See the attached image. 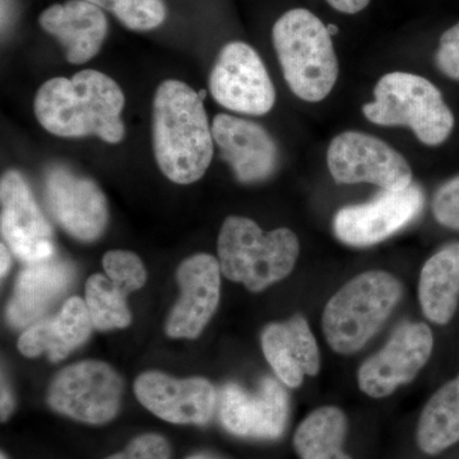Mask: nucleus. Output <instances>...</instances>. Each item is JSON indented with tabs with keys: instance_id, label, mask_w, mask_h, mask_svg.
<instances>
[{
	"instance_id": "16",
	"label": "nucleus",
	"mask_w": 459,
	"mask_h": 459,
	"mask_svg": "<svg viewBox=\"0 0 459 459\" xmlns=\"http://www.w3.org/2000/svg\"><path fill=\"white\" fill-rule=\"evenodd\" d=\"M221 273L219 259L205 253L180 263V298L166 323L169 337L195 340L202 333L219 307Z\"/></svg>"
},
{
	"instance_id": "25",
	"label": "nucleus",
	"mask_w": 459,
	"mask_h": 459,
	"mask_svg": "<svg viewBox=\"0 0 459 459\" xmlns=\"http://www.w3.org/2000/svg\"><path fill=\"white\" fill-rule=\"evenodd\" d=\"M87 310L93 328L99 331L122 329L131 325L126 294L104 274H92L86 283Z\"/></svg>"
},
{
	"instance_id": "32",
	"label": "nucleus",
	"mask_w": 459,
	"mask_h": 459,
	"mask_svg": "<svg viewBox=\"0 0 459 459\" xmlns=\"http://www.w3.org/2000/svg\"><path fill=\"white\" fill-rule=\"evenodd\" d=\"M14 410V398L11 389L5 382L4 377L2 379V421H7L9 416Z\"/></svg>"
},
{
	"instance_id": "6",
	"label": "nucleus",
	"mask_w": 459,
	"mask_h": 459,
	"mask_svg": "<svg viewBox=\"0 0 459 459\" xmlns=\"http://www.w3.org/2000/svg\"><path fill=\"white\" fill-rule=\"evenodd\" d=\"M371 123L409 126L427 146H439L455 128V117L442 92L421 75L394 72L383 75L374 89V101L362 107Z\"/></svg>"
},
{
	"instance_id": "9",
	"label": "nucleus",
	"mask_w": 459,
	"mask_h": 459,
	"mask_svg": "<svg viewBox=\"0 0 459 459\" xmlns=\"http://www.w3.org/2000/svg\"><path fill=\"white\" fill-rule=\"evenodd\" d=\"M208 86L217 104L235 113L261 117L271 111L276 101L264 63L246 42H229L222 48Z\"/></svg>"
},
{
	"instance_id": "13",
	"label": "nucleus",
	"mask_w": 459,
	"mask_h": 459,
	"mask_svg": "<svg viewBox=\"0 0 459 459\" xmlns=\"http://www.w3.org/2000/svg\"><path fill=\"white\" fill-rule=\"evenodd\" d=\"M0 204L2 237L18 259L33 263L56 255L53 229L21 172L9 170L3 175Z\"/></svg>"
},
{
	"instance_id": "1",
	"label": "nucleus",
	"mask_w": 459,
	"mask_h": 459,
	"mask_svg": "<svg viewBox=\"0 0 459 459\" xmlns=\"http://www.w3.org/2000/svg\"><path fill=\"white\" fill-rule=\"evenodd\" d=\"M124 105L123 91L113 78L84 69L72 78H51L42 84L33 110L42 128L57 137L96 135L119 143L126 135Z\"/></svg>"
},
{
	"instance_id": "11",
	"label": "nucleus",
	"mask_w": 459,
	"mask_h": 459,
	"mask_svg": "<svg viewBox=\"0 0 459 459\" xmlns=\"http://www.w3.org/2000/svg\"><path fill=\"white\" fill-rule=\"evenodd\" d=\"M424 201V193L415 184L394 192L383 190L368 204L338 211L334 234L347 246H376L412 222L421 213Z\"/></svg>"
},
{
	"instance_id": "21",
	"label": "nucleus",
	"mask_w": 459,
	"mask_h": 459,
	"mask_svg": "<svg viewBox=\"0 0 459 459\" xmlns=\"http://www.w3.org/2000/svg\"><path fill=\"white\" fill-rule=\"evenodd\" d=\"M92 328L86 301L74 296L53 318L30 325L18 340V350L26 358L48 353L50 361H62L89 340Z\"/></svg>"
},
{
	"instance_id": "29",
	"label": "nucleus",
	"mask_w": 459,
	"mask_h": 459,
	"mask_svg": "<svg viewBox=\"0 0 459 459\" xmlns=\"http://www.w3.org/2000/svg\"><path fill=\"white\" fill-rule=\"evenodd\" d=\"M168 440L159 434H143L134 437L123 452L107 459H170Z\"/></svg>"
},
{
	"instance_id": "2",
	"label": "nucleus",
	"mask_w": 459,
	"mask_h": 459,
	"mask_svg": "<svg viewBox=\"0 0 459 459\" xmlns=\"http://www.w3.org/2000/svg\"><path fill=\"white\" fill-rule=\"evenodd\" d=\"M152 141L157 165L172 183L201 179L212 161L214 142L204 95L181 81L160 84L153 99Z\"/></svg>"
},
{
	"instance_id": "22",
	"label": "nucleus",
	"mask_w": 459,
	"mask_h": 459,
	"mask_svg": "<svg viewBox=\"0 0 459 459\" xmlns=\"http://www.w3.org/2000/svg\"><path fill=\"white\" fill-rule=\"evenodd\" d=\"M422 313L435 325L451 322L459 304V243L443 247L428 259L419 281Z\"/></svg>"
},
{
	"instance_id": "8",
	"label": "nucleus",
	"mask_w": 459,
	"mask_h": 459,
	"mask_svg": "<svg viewBox=\"0 0 459 459\" xmlns=\"http://www.w3.org/2000/svg\"><path fill=\"white\" fill-rule=\"evenodd\" d=\"M327 162L332 178L340 184L369 183L391 192L412 184V170L406 159L367 133L338 134L329 144Z\"/></svg>"
},
{
	"instance_id": "26",
	"label": "nucleus",
	"mask_w": 459,
	"mask_h": 459,
	"mask_svg": "<svg viewBox=\"0 0 459 459\" xmlns=\"http://www.w3.org/2000/svg\"><path fill=\"white\" fill-rule=\"evenodd\" d=\"M113 13L126 29L150 31L164 23L165 3L162 0H87Z\"/></svg>"
},
{
	"instance_id": "7",
	"label": "nucleus",
	"mask_w": 459,
	"mask_h": 459,
	"mask_svg": "<svg viewBox=\"0 0 459 459\" xmlns=\"http://www.w3.org/2000/svg\"><path fill=\"white\" fill-rule=\"evenodd\" d=\"M123 380L107 362L69 365L54 377L48 403L54 411L84 424L102 425L117 415Z\"/></svg>"
},
{
	"instance_id": "4",
	"label": "nucleus",
	"mask_w": 459,
	"mask_h": 459,
	"mask_svg": "<svg viewBox=\"0 0 459 459\" xmlns=\"http://www.w3.org/2000/svg\"><path fill=\"white\" fill-rule=\"evenodd\" d=\"M217 253L226 279L261 292L291 273L300 243L291 230L264 232L253 220L230 216L220 230Z\"/></svg>"
},
{
	"instance_id": "12",
	"label": "nucleus",
	"mask_w": 459,
	"mask_h": 459,
	"mask_svg": "<svg viewBox=\"0 0 459 459\" xmlns=\"http://www.w3.org/2000/svg\"><path fill=\"white\" fill-rule=\"evenodd\" d=\"M433 332L425 323H403L380 351L359 370V386L371 398H385L415 379L433 352Z\"/></svg>"
},
{
	"instance_id": "19",
	"label": "nucleus",
	"mask_w": 459,
	"mask_h": 459,
	"mask_svg": "<svg viewBox=\"0 0 459 459\" xmlns=\"http://www.w3.org/2000/svg\"><path fill=\"white\" fill-rule=\"evenodd\" d=\"M74 279L72 263L53 255L44 261L26 263L14 283L7 320L13 327H30L56 303Z\"/></svg>"
},
{
	"instance_id": "31",
	"label": "nucleus",
	"mask_w": 459,
	"mask_h": 459,
	"mask_svg": "<svg viewBox=\"0 0 459 459\" xmlns=\"http://www.w3.org/2000/svg\"><path fill=\"white\" fill-rule=\"evenodd\" d=\"M332 8L346 14H355L369 5L370 0H327Z\"/></svg>"
},
{
	"instance_id": "28",
	"label": "nucleus",
	"mask_w": 459,
	"mask_h": 459,
	"mask_svg": "<svg viewBox=\"0 0 459 459\" xmlns=\"http://www.w3.org/2000/svg\"><path fill=\"white\" fill-rule=\"evenodd\" d=\"M433 213L440 225L459 231V175L437 190L433 199Z\"/></svg>"
},
{
	"instance_id": "10",
	"label": "nucleus",
	"mask_w": 459,
	"mask_h": 459,
	"mask_svg": "<svg viewBox=\"0 0 459 459\" xmlns=\"http://www.w3.org/2000/svg\"><path fill=\"white\" fill-rule=\"evenodd\" d=\"M45 204L60 228L83 243L98 240L108 221L107 197L90 178L54 166L45 175Z\"/></svg>"
},
{
	"instance_id": "14",
	"label": "nucleus",
	"mask_w": 459,
	"mask_h": 459,
	"mask_svg": "<svg viewBox=\"0 0 459 459\" xmlns=\"http://www.w3.org/2000/svg\"><path fill=\"white\" fill-rule=\"evenodd\" d=\"M220 421L229 433L252 439H279L290 415L289 395L273 377H265L258 391L249 394L229 383L219 394Z\"/></svg>"
},
{
	"instance_id": "23",
	"label": "nucleus",
	"mask_w": 459,
	"mask_h": 459,
	"mask_svg": "<svg viewBox=\"0 0 459 459\" xmlns=\"http://www.w3.org/2000/svg\"><path fill=\"white\" fill-rule=\"evenodd\" d=\"M416 440L419 448L429 455H439L459 442V374L425 404Z\"/></svg>"
},
{
	"instance_id": "24",
	"label": "nucleus",
	"mask_w": 459,
	"mask_h": 459,
	"mask_svg": "<svg viewBox=\"0 0 459 459\" xmlns=\"http://www.w3.org/2000/svg\"><path fill=\"white\" fill-rule=\"evenodd\" d=\"M347 419L337 407H320L299 425L295 451L301 459H351L343 451Z\"/></svg>"
},
{
	"instance_id": "27",
	"label": "nucleus",
	"mask_w": 459,
	"mask_h": 459,
	"mask_svg": "<svg viewBox=\"0 0 459 459\" xmlns=\"http://www.w3.org/2000/svg\"><path fill=\"white\" fill-rule=\"evenodd\" d=\"M105 273L126 295L142 289L147 272L140 256L126 250H110L102 259Z\"/></svg>"
},
{
	"instance_id": "3",
	"label": "nucleus",
	"mask_w": 459,
	"mask_h": 459,
	"mask_svg": "<svg viewBox=\"0 0 459 459\" xmlns=\"http://www.w3.org/2000/svg\"><path fill=\"white\" fill-rule=\"evenodd\" d=\"M272 41L290 90L307 102L327 98L340 65L325 23L307 9H291L274 23Z\"/></svg>"
},
{
	"instance_id": "20",
	"label": "nucleus",
	"mask_w": 459,
	"mask_h": 459,
	"mask_svg": "<svg viewBox=\"0 0 459 459\" xmlns=\"http://www.w3.org/2000/svg\"><path fill=\"white\" fill-rule=\"evenodd\" d=\"M262 350L277 377L298 388L304 377H316L320 370V353L307 319L292 316L283 323H272L263 331Z\"/></svg>"
},
{
	"instance_id": "34",
	"label": "nucleus",
	"mask_w": 459,
	"mask_h": 459,
	"mask_svg": "<svg viewBox=\"0 0 459 459\" xmlns=\"http://www.w3.org/2000/svg\"><path fill=\"white\" fill-rule=\"evenodd\" d=\"M186 459H222L217 457V455H208V453H198V455H190V457Z\"/></svg>"
},
{
	"instance_id": "33",
	"label": "nucleus",
	"mask_w": 459,
	"mask_h": 459,
	"mask_svg": "<svg viewBox=\"0 0 459 459\" xmlns=\"http://www.w3.org/2000/svg\"><path fill=\"white\" fill-rule=\"evenodd\" d=\"M0 249H2V255H0V258H2V277H4L8 273L9 268H11L12 259L8 247L5 244H2Z\"/></svg>"
},
{
	"instance_id": "15",
	"label": "nucleus",
	"mask_w": 459,
	"mask_h": 459,
	"mask_svg": "<svg viewBox=\"0 0 459 459\" xmlns=\"http://www.w3.org/2000/svg\"><path fill=\"white\" fill-rule=\"evenodd\" d=\"M134 394L153 415L171 424H207L219 406V394L204 377L175 379L161 371H146L135 379Z\"/></svg>"
},
{
	"instance_id": "17",
	"label": "nucleus",
	"mask_w": 459,
	"mask_h": 459,
	"mask_svg": "<svg viewBox=\"0 0 459 459\" xmlns=\"http://www.w3.org/2000/svg\"><path fill=\"white\" fill-rule=\"evenodd\" d=\"M212 135L222 159L241 183H258L276 171L279 150L259 124L219 114L212 122Z\"/></svg>"
},
{
	"instance_id": "5",
	"label": "nucleus",
	"mask_w": 459,
	"mask_h": 459,
	"mask_svg": "<svg viewBox=\"0 0 459 459\" xmlns=\"http://www.w3.org/2000/svg\"><path fill=\"white\" fill-rule=\"evenodd\" d=\"M402 294V283L388 272H365L349 281L323 312V332L331 349L341 355L360 351L394 313Z\"/></svg>"
},
{
	"instance_id": "18",
	"label": "nucleus",
	"mask_w": 459,
	"mask_h": 459,
	"mask_svg": "<svg viewBox=\"0 0 459 459\" xmlns=\"http://www.w3.org/2000/svg\"><path fill=\"white\" fill-rule=\"evenodd\" d=\"M39 23L65 48L66 60L77 65L98 56L108 30L104 12L87 0L51 5L42 12Z\"/></svg>"
},
{
	"instance_id": "30",
	"label": "nucleus",
	"mask_w": 459,
	"mask_h": 459,
	"mask_svg": "<svg viewBox=\"0 0 459 459\" xmlns=\"http://www.w3.org/2000/svg\"><path fill=\"white\" fill-rule=\"evenodd\" d=\"M437 69L451 80L459 81V22L443 33L435 53Z\"/></svg>"
}]
</instances>
